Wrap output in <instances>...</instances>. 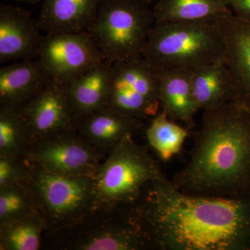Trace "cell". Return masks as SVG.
<instances>
[{
    "label": "cell",
    "instance_id": "23",
    "mask_svg": "<svg viewBox=\"0 0 250 250\" xmlns=\"http://www.w3.org/2000/svg\"><path fill=\"white\" fill-rule=\"evenodd\" d=\"M31 140L21 108L0 107V156L26 158Z\"/></svg>",
    "mask_w": 250,
    "mask_h": 250
},
{
    "label": "cell",
    "instance_id": "22",
    "mask_svg": "<svg viewBox=\"0 0 250 250\" xmlns=\"http://www.w3.org/2000/svg\"><path fill=\"white\" fill-rule=\"evenodd\" d=\"M46 231L40 214L0 225V250H41Z\"/></svg>",
    "mask_w": 250,
    "mask_h": 250
},
{
    "label": "cell",
    "instance_id": "16",
    "mask_svg": "<svg viewBox=\"0 0 250 250\" xmlns=\"http://www.w3.org/2000/svg\"><path fill=\"white\" fill-rule=\"evenodd\" d=\"M103 0H42L37 20L46 34L87 30Z\"/></svg>",
    "mask_w": 250,
    "mask_h": 250
},
{
    "label": "cell",
    "instance_id": "13",
    "mask_svg": "<svg viewBox=\"0 0 250 250\" xmlns=\"http://www.w3.org/2000/svg\"><path fill=\"white\" fill-rule=\"evenodd\" d=\"M28 10L0 5V62L39 58L43 36Z\"/></svg>",
    "mask_w": 250,
    "mask_h": 250
},
{
    "label": "cell",
    "instance_id": "11",
    "mask_svg": "<svg viewBox=\"0 0 250 250\" xmlns=\"http://www.w3.org/2000/svg\"><path fill=\"white\" fill-rule=\"evenodd\" d=\"M31 145L46 137L77 130V121L64 83L52 79L47 86L21 108Z\"/></svg>",
    "mask_w": 250,
    "mask_h": 250
},
{
    "label": "cell",
    "instance_id": "21",
    "mask_svg": "<svg viewBox=\"0 0 250 250\" xmlns=\"http://www.w3.org/2000/svg\"><path fill=\"white\" fill-rule=\"evenodd\" d=\"M188 136V128L171 120L161 110L146 129L147 146L164 162L179 154Z\"/></svg>",
    "mask_w": 250,
    "mask_h": 250
},
{
    "label": "cell",
    "instance_id": "5",
    "mask_svg": "<svg viewBox=\"0 0 250 250\" xmlns=\"http://www.w3.org/2000/svg\"><path fill=\"white\" fill-rule=\"evenodd\" d=\"M154 24L151 5L139 0H103L86 31L104 62L112 65L142 59Z\"/></svg>",
    "mask_w": 250,
    "mask_h": 250
},
{
    "label": "cell",
    "instance_id": "24",
    "mask_svg": "<svg viewBox=\"0 0 250 250\" xmlns=\"http://www.w3.org/2000/svg\"><path fill=\"white\" fill-rule=\"evenodd\" d=\"M36 214L35 198L25 181L0 187V225Z\"/></svg>",
    "mask_w": 250,
    "mask_h": 250
},
{
    "label": "cell",
    "instance_id": "28",
    "mask_svg": "<svg viewBox=\"0 0 250 250\" xmlns=\"http://www.w3.org/2000/svg\"><path fill=\"white\" fill-rule=\"evenodd\" d=\"M139 1H143V2L146 3V4L152 6V5L154 4L157 0H139Z\"/></svg>",
    "mask_w": 250,
    "mask_h": 250
},
{
    "label": "cell",
    "instance_id": "12",
    "mask_svg": "<svg viewBox=\"0 0 250 250\" xmlns=\"http://www.w3.org/2000/svg\"><path fill=\"white\" fill-rule=\"evenodd\" d=\"M217 21L225 41V63L232 80L231 102L250 109V22L233 13Z\"/></svg>",
    "mask_w": 250,
    "mask_h": 250
},
{
    "label": "cell",
    "instance_id": "14",
    "mask_svg": "<svg viewBox=\"0 0 250 250\" xmlns=\"http://www.w3.org/2000/svg\"><path fill=\"white\" fill-rule=\"evenodd\" d=\"M143 120L104 106L77 121L76 129L104 155L108 154L129 136L143 129Z\"/></svg>",
    "mask_w": 250,
    "mask_h": 250
},
{
    "label": "cell",
    "instance_id": "20",
    "mask_svg": "<svg viewBox=\"0 0 250 250\" xmlns=\"http://www.w3.org/2000/svg\"><path fill=\"white\" fill-rule=\"evenodd\" d=\"M152 10L155 23L215 20L232 13L225 0H157Z\"/></svg>",
    "mask_w": 250,
    "mask_h": 250
},
{
    "label": "cell",
    "instance_id": "17",
    "mask_svg": "<svg viewBox=\"0 0 250 250\" xmlns=\"http://www.w3.org/2000/svg\"><path fill=\"white\" fill-rule=\"evenodd\" d=\"M190 76L191 70L159 69L161 111L188 129L195 126V116L200 111L192 94Z\"/></svg>",
    "mask_w": 250,
    "mask_h": 250
},
{
    "label": "cell",
    "instance_id": "10",
    "mask_svg": "<svg viewBox=\"0 0 250 250\" xmlns=\"http://www.w3.org/2000/svg\"><path fill=\"white\" fill-rule=\"evenodd\" d=\"M39 59L52 78L64 84L104 62L86 31L46 34Z\"/></svg>",
    "mask_w": 250,
    "mask_h": 250
},
{
    "label": "cell",
    "instance_id": "6",
    "mask_svg": "<svg viewBox=\"0 0 250 250\" xmlns=\"http://www.w3.org/2000/svg\"><path fill=\"white\" fill-rule=\"evenodd\" d=\"M26 183L35 198L45 232L71 227L97 207L95 180L90 177H69L44 170L27 159Z\"/></svg>",
    "mask_w": 250,
    "mask_h": 250
},
{
    "label": "cell",
    "instance_id": "25",
    "mask_svg": "<svg viewBox=\"0 0 250 250\" xmlns=\"http://www.w3.org/2000/svg\"><path fill=\"white\" fill-rule=\"evenodd\" d=\"M28 172L27 159L19 156H0V187L24 182Z\"/></svg>",
    "mask_w": 250,
    "mask_h": 250
},
{
    "label": "cell",
    "instance_id": "8",
    "mask_svg": "<svg viewBox=\"0 0 250 250\" xmlns=\"http://www.w3.org/2000/svg\"><path fill=\"white\" fill-rule=\"evenodd\" d=\"M159 69L144 58L112 64L106 106L140 120L154 118L161 108Z\"/></svg>",
    "mask_w": 250,
    "mask_h": 250
},
{
    "label": "cell",
    "instance_id": "4",
    "mask_svg": "<svg viewBox=\"0 0 250 250\" xmlns=\"http://www.w3.org/2000/svg\"><path fill=\"white\" fill-rule=\"evenodd\" d=\"M225 45L217 19L156 22L143 58L163 70H192L225 62Z\"/></svg>",
    "mask_w": 250,
    "mask_h": 250
},
{
    "label": "cell",
    "instance_id": "19",
    "mask_svg": "<svg viewBox=\"0 0 250 250\" xmlns=\"http://www.w3.org/2000/svg\"><path fill=\"white\" fill-rule=\"evenodd\" d=\"M190 82L200 111L214 109L232 101V80L225 62L192 69Z\"/></svg>",
    "mask_w": 250,
    "mask_h": 250
},
{
    "label": "cell",
    "instance_id": "15",
    "mask_svg": "<svg viewBox=\"0 0 250 250\" xmlns=\"http://www.w3.org/2000/svg\"><path fill=\"white\" fill-rule=\"evenodd\" d=\"M52 80L39 59L20 61L0 69V107L21 108Z\"/></svg>",
    "mask_w": 250,
    "mask_h": 250
},
{
    "label": "cell",
    "instance_id": "26",
    "mask_svg": "<svg viewBox=\"0 0 250 250\" xmlns=\"http://www.w3.org/2000/svg\"><path fill=\"white\" fill-rule=\"evenodd\" d=\"M233 14L244 21L250 22V0H225Z\"/></svg>",
    "mask_w": 250,
    "mask_h": 250
},
{
    "label": "cell",
    "instance_id": "3",
    "mask_svg": "<svg viewBox=\"0 0 250 250\" xmlns=\"http://www.w3.org/2000/svg\"><path fill=\"white\" fill-rule=\"evenodd\" d=\"M41 250H157L134 205L99 206L69 228L45 232Z\"/></svg>",
    "mask_w": 250,
    "mask_h": 250
},
{
    "label": "cell",
    "instance_id": "1",
    "mask_svg": "<svg viewBox=\"0 0 250 250\" xmlns=\"http://www.w3.org/2000/svg\"><path fill=\"white\" fill-rule=\"evenodd\" d=\"M135 205L157 250H250V196L189 195L165 177L146 184Z\"/></svg>",
    "mask_w": 250,
    "mask_h": 250
},
{
    "label": "cell",
    "instance_id": "27",
    "mask_svg": "<svg viewBox=\"0 0 250 250\" xmlns=\"http://www.w3.org/2000/svg\"><path fill=\"white\" fill-rule=\"evenodd\" d=\"M14 1H22V2L29 3V4H38L42 2V0H14Z\"/></svg>",
    "mask_w": 250,
    "mask_h": 250
},
{
    "label": "cell",
    "instance_id": "7",
    "mask_svg": "<svg viewBox=\"0 0 250 250\" xmlns=\"http://www.w3.org/2000/svg\"><path fill=\"white\" fill-rule=\"evenodd\" d=\"M165 177L160 163L149 153V146L127 136L108 154L94 177L97 207L134 205L146 184Z\"/></svg>",
    "mask_w": 250,
    "mask_h": 250
},
{
    "label": "cell",
    "instance_id": "9",
    "mask_svg": "<svg viewBox=\"0 0 250 250\" xmlns=\"http://www.w3.org/2000/svg\"><path fill=\"white\" fill-rule=\"evenodd\" d=\"M106 157L77 130L36 141L26 154L28 161L44 170L69 177H95Z\"/></svg>",
    "mask_w": 250,
    "mask_h": 250
},
{
    "label": "cell",
    "instance_id": "2",
    "mask_svg": "<svg viewBox=\"0 0 250 250\" xmlns=\"http://www.w3.org/2000/svg\"><path fill=\"white\" fill-rule=\"evenodd\" d=\"M170 182L189 195L250 196V109L230 102L204 111L190 159Z\"/></svg>",
    "mask_w": 250,
    "mask_h": 250
},
{
    "label": "cell",
    "instance_id": "18",
    "mask_svg": "<svg viewBox=\"0 0 250 250\" xmlns=\"http://www.w3.org/2000/svg\"><path fill=\"white\" fill-rule=\"evenodd\" d=\"M111 65L103 62L65 83L74 116L78 121L106 106Z\"/></svg>",
    "mask_w": 250,
    "mask_h": 250
}]
</instances>
